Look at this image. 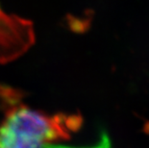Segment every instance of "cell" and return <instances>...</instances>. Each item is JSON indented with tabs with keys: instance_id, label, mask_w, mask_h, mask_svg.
Returning a JSON list of instances; mask_svg holds the SVG:
<instances>
[{
	"instance_id": "cell-1",
	"label": "cell",
	"mask_w": 149,
	"mask_h": 148,
	"mask_svg": "<svg viewBox=\"0 0 149 148\" xmlns=\"http://www.w3.org/2000/svg\"><path fill=\"white\" fill-rule=\"evenodd\" d=\"M80 116L48 115L25 106L15 107L0 125V148H44L66 140L81 126Z\"/></svg>"
}]
</instances>
